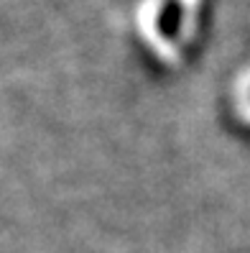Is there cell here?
<instances>
[{"label": "cell", "mask_w": 250, "mask_h": 253, "mask_svg": "<svg viewBox=\"0 0 250 253\" xmlns=\"http://www.w3.org/2000/svg\"><path fill=\"white\" fill-rule=\"evenodd\" d=\"M210 10L212 0H138L136 28L151 54L179 62L202 36Z\"/></svg>", "instance_id": "cell-1"}]
</instances>
